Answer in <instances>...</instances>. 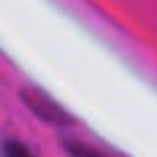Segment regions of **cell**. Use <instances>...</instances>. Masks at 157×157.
I'll return each instance as SVG.
<instances>
[{"mask_svg": "<svg viewBox=\"0 0 157 157\" xmlns=\"http://www.w3.org/2000/svg\"><path fill=\"white\" fill-rule=\"evenodd\" d=\"M22 99L28 102V108H30L39 119H44V121H50V124H72V116H69L58 102H52L47 94H41L39 88H25V91H22Z\"/></svg>", "mask_w": 157, "mask_h": 157, "instance_id": "obj_1", "label": "cell"}, {"mask_svg": "<svg viewBox=\"0 0 157 157\" xmlns=\"http://www.w3.org/2000/svg\"><path fill=\"white\" fill-rule=\"evenodd\" d=\"M66 152L72 157H108L97 149H91V146H86V144H77V141H66Z\"/></svg>", "mask_w": 157, "mask_h": 157, "instance_id": "obj_2", "label": "cell"}, {"mask_svg": "<svg viewBox=\"0 0 157 157\" xmlns=\"http://www.w3.org/2000/svg\"><path fill=\"white\" fill-rule=\"evenodd\" d=\"M3 157H36V155L19 141H6L3 144Z\"/></svg>", "mask_w": 157, "mask_h": 157, "instance_id": "obj_3", "label": "cell"}]
</instances>
